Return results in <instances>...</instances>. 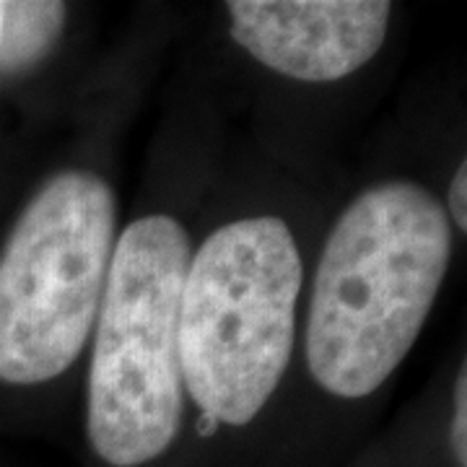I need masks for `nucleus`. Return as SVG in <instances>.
<instances>
[{
	"mask_svg": "<svg viewBox=\"0 0 467 467\" xmlns=\"http://www.w3.org/2000/svg\"><path fill=\"white\" fill-rule=\"evenodd\" d=\"M451 250L450 216L423 184L384 180L348 202L322 247L306 312V367L325 392L364 400L398 371Z\"/></svg>",
	"mask_w": 467,
	"mask_h": 467,
	"instance_id": "nucleus-1",
	"label": "nucleus"
},
{
	"mask_svg": "<svg viewBox=\"0 0 467 467\" xmlns=\"http://www.w3.org/2000/svg\"><path fill=\"white\" fill-rule=\"evenodd\" d=\"M304 260L284 218H236L190 254L180 364L190 400L223 426H247L284 382Z\"/></svg>",
	"mask_w": 467,
	"mask_h": 467,
	"instance_id": "nucleus-2",
	"label": "nucleus"
},
{
	"mask_svg": "<svg viewBox=\"0 0 467 467\" xmlns=\"http://www.w3.org/2000/svg\"><path fill=\"white\" fill-rule=\"evenodd\" d=\"M190 236L164 213L135 218L117 236L91 333L86 434L101 462H156L182 429L180 309Z\"/></svg>",
	"mask_w": 467,
	"mask_h": 467,
	"instance_id": "nucleus-3",
	"label": "nucleus"
},
{
	"mask_svg": "<svg viewBox=\"0 0 467 467\" xmlns=\"http://www.w3.org/2000/svg\"><path fill=\"white\" fill-rule=\"evenodd\" d=\"M115 244V190L97 171H57L34 192L0 250V382H52L78 361Z\"/></svg>",
	"mask_w": 467,
	"mask_h": 467,
	"instance_id": "nucleus-4",
	"label": "nucleus"
},
{
	"mask_svg": "<svg viewBox=\"0 0 467 467\" xmlns=\"http://www.w3.org/2000/svg\"><path fill=\"white\" fill-rule=\"evenodd\" d=\"M232 39L294 81L348 78L382 50L392 3L384 0H232Z\"/></svg>",
	"mask_w": 467,
	"mask_h": 467,
	"instance_id": "nucleus-5",
	"label": "nucleus"
},
{
	"mask_svg": "<svg viewBox=\"0 0 467 467\" xmlns=\"http://www.w3.org/2000/svg\"><path fill=\"white\" fill-rule=\"evenodd\" d=\"M66 21V5L60 3H5L0 63L8 67L32 63L47 50Z\"/></svg>",
	"mask_w": 467,
	"mask_h": 467,
	"instance_id": "nucleus-6",
	"label": "nucleus"
},
{
	"mask_svg": "<svg viewBox=\"0 0 467 467\" xmlns=\"http://www.w3.org/2000/svg\"><path fill=\"white\" fill-rule=\"evenodd\" d=\"M451 451L460 467L467 465V368H460L454 382V408H451Z\"/></svg>",
	"mask_w": 467,
	"mask_h": 467,
	"instance_id": "nucleus-7",
	"label": "nucleus"
},
{
	"mask_svg": "<svg viewBox=\"0 0 467 467\" xmlns=\"http://www.w3.org/2000/svg\"><path fill=\"white\" fill-rule=\"evenodd\" d=\"M447 216H450L451 229L457 226V232H467V161H460V167L454 171L450 182V195L444 205Z\"/></svg>",
	"mask_w": 467,
	"mask_h": 467,
	"instance_id": "nucleus-8",
	"label": "nucleus"
},
{
	"mask_svg": "<svg viewBox=\"0 0 467 467\" xmlns=\"http://www.w3.org/2000/svg\"><path fill=\"white\" fill-rule=\"evenodd\" d=\"M3 24H5V3H0V45H3Z\"/></svg>",
	"mask_w": 467,
	"mask_h": 467,
	"instance_id": "nucleus-9",
	"label": "nucleus"
}]
</instances>
